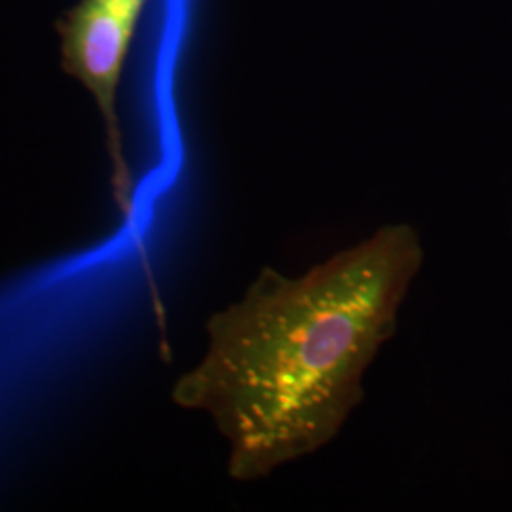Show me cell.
I'll return each instance as SVG.
<instances>
[{"instance_id": "6da1fadb", "label": "cell", "mask_w": 512, "mask_h": 512, "mask_svg": "<svg viewBox=\"0 0 512 512\" xmlns=\"http://www.w3.org/2000/svg\"><path fill=\"white\" fill-rule=\"evenodd\" d=\"M423 264L420 232L391 222L304 274L264 266L209 317L205 353L171 399L213 420L232 480H264L340 437Z\"/></svg>"}, {"instance_id": "7a4b0ae2", "label": "cell", "mask_w": 512, "mask_h": 512, "mask_svg": "<svg viewBox=\"0 0 512 512\" xmlns=\"http://www.w3.org/2000/svg\"><path fill=\"white\" fill-rule=\"evenodd\" d=\"M147 4L148 0H78L57 21L61 67L92 95L101 114L112 196L124 219L133 213L135 181L124 147L118 92Z\"/></svg>"}]
</instances>
